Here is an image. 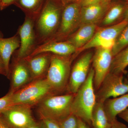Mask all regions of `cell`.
<instances>
[{"label": "cell", "mask_w": 128, "mask_h": 128, "mask_svg": "<svg viewBox=\"0 0 128 128\" xmlns=\"http://www.w3.org/2000/svg\"><path fill=\"white\" fill-rule=\"evenodd\" d=\"M64 6L61 0H46L41 12L34 21L38 46L48 41L57 32Z\"/></svg>", "instance_id": "6da1fadb"}, {"label": "cell", "mask_w": 128, "mask_h": 128, "mask_svg": "<svg viewBox=\"0 0 128 128\" xmlns=\"http://www.w3.org/2000/svg\"><path fill=\"white\" fill-rule=\"evenodd\" d=\"M94 76L92 67L89 70L86 80L74 94L71 107V113L91 128L92 113L96 102Z\"/></svg>", "instance_id": "7a4b0ae2"}, {"label": "cell", "mask_w": 128, "mask_h": 128, "mask_svg": "<svg viewBox=\"0 0 128 128\" xmlns=\"http://www.w3.org/2000/svg\"><path fill=\"white\" fill-rule=\"evenodd\" d=\"M75 54L68 56L52 54L50 65L45 78L55 95L66 91L72 61Z\"/></svg>", "instance_id": "3957f363"}, {"label": "cell", "mask_w": 128, "mask_h": 128, "mask_svg": "<svg viewBox=\"0 0 128 128\" xmlns=\"http://www.w3.org/2000/svg\"><path fill=\"white\" fill-rule=\"evenodd\" d=\"M74 94L50 95L36 105L40 118H44L58 122L71 114L72 103Z\"/></svg>", "instance_id": "277c9868"}, {"label": "cell", "mask_w": 128, "mask_h": 128, "mask_svg": "<svg viewBox=\"0 0 128 128\" xmlns=\"http://www.w3.org/2000/svg\"><path fill=\"white\" fill-rule=\"evenodd\" d=\"M52 94L55 95L45 77L36 79L12 93V105L22 104L32 107Z\"/></svg>", "instance_id": "5b68a950"}, {"label": "cell", "mask_w": 128, "mask_h": 128, "mask_svg": "<svg viewBox=\"0 0 128 128\" xmlns=\"http://www.w3.org/2000/svg\"><path fill=\"white\" fill-rule=\"evenodd\" d=\"M81 8L78 2L65 5L58 28L54 35L46 42L66 41L73 34L80 24Z\"/></svg>", "instance_id": "8992f818"}, {"label": "cell", "mask_w": 128, "mask_h": 128, "mask_svg": "<svg viewBox=\"0 0 128 128\" xmlns=\"http://www.w3.org/2000/svg\"><path fill=\"white\" fill-rule=\"evenodd\" d=\"M128 92V80H124V74L108 72L96 92V102L104 103L110 98L119 97Z\"/></svg>", "instance_id": "52a82bcc"}, {"label": "cell", "mask_w": 128, "mask_h": 128, "mask_svg": "<svg viewBox=\"0 0 128 128\" xmlns=\"http://www.w3.org/2000/svg\"><path fill=\"white\" fill-rule=\"evenodd\" d=\"M32 108L22 104L12 105L0 114V118L8 128H28L36 122Z\"/></svg>", "instance_id": "ba28073f"}, {"label": "cell", "mask_w": 128, "mask_h": 128, "mask_svg": "<svg viewBox=\"0 0 128 128\" xmlns=\"http://www.w3.org/2000/svg\"><path fill=\"white\" fill-rule=\"evenodd\" d=\"M34 23L33 19L25 17L23 23L19 26L17 32L20 37V47L15 51L12 57L24 58L31 55L38 46Z\"/></svg>", "instance_id": "9c48e42d"}, {"label": "cell", "mask_w": 128, "mask_h": 128, "mask_svg": "<svg viewBox=\"0 0 128 128\" xmlns=\"http://www.w3.org/2000/svg\"><path fill=\"white\" fill-rule=\"evenodd\" d=\"M128 24V21L123 20L114 25L96 31L91 40L76 54L77 55L83 50L91 48H112L117 37Z\"/></svg>", "instance_id": "30bf717a"}, {"label": "cell", "mask_w": 128, "mask_h": 128, "mask_svg": "<svg viewBox=\"0 0 128 128\" xmlns=\"http://www.w3.org/2000/svg\"><path fill=\"white\" fill-rule=\"evenodd\" d=\"M93 54L88 52L82 55L72 67L66 91L75 94L86 80L89 74L90 65Z\"/></svg>", "instance_id": "8fae6325"}, {"label": "cell", "mask_w": 128, "mask_h": 128, "mask_svg": "<svg viewBox=\"0 0 128 128\" xmlns=\"http://www.w3.org/2000/svg\"><path fill=\"white\" fill-rule=\"evenodd\" d=\"M92 57V65L94 71V84L96 92L105 76L109 72L113 58L112 48H96Z\"/></svg>", "instance_id": "7c38bea8"}, {"label": "cell", "mask_w": 128, "mask_h": 128, "mask_svg": "<svg viewBox=\"0 0 128 128\" xmlns=\"http://www.w3.org/2000/svg\"><path fill=\"white\" fill-rule=\"evenodd\" d=\"M7 77L10 80V86L9 91L14 93L33 80L30 70L24 58L12 57Z\"/></svg>", "instance_id": "4fadbf2b"}, {"label": "cell", "mask_w": 128, "mask_h": 128, "mask_svg": "<svg viewBox=\"0 0 128 128\" xmlns=\"http://www.w3.org/2000/svg\"><path fill=\"white\" fill-rule=\"evenodd\" d=\"M52 54L44 52L24 58L28 66L33 80L46 77Z\"/></svg>", "instance_id": "5bb4252c"}, {"label": "cell", "mask_w": 128, "mask_h": 128, "mask_svg": "<svg viewBox=\"0 0 128 128\" xmlns=\"http://www.w3.org/2000/svg\"><path fill=\"white\" fill-rule=\"evenodd\" d=\"M76 51L75 47L66 41H51L38 45L30 56L49 52L56 55L68 56L75 54Z\"/></svg>", "instance_id": "9a60e30c"}, {"label": "cell", "mask_w": 128, "mask_h": 128, "mask_svg": "<svg viewBox=\"0 0 128 128\" xmlns=\"http://www.w3.org/2000/svg\"><path fill=\"white\" fill-rule=\"evenodd\" d=\"M20 37L17 32L14 36L4 38L0 32V56L3 60L6 76L9 74V65L11 57L20 46Z\"/></svg>", "instance_id": "2e32d148"}, {"label": "cell", "mask_w": 128, "mask_h": 128, "mask_svg": "<svg viewBox=\"0 0 128 128\" xmlns=\"http://www.w3.org/2000/svg\"><path fill=\"white\" fill-rule=\"evenodd\" d=\"M110 6L102 2L96 4L81 7L80 24L81 25L96 24L100 20L103 18Z\"/></svg>", "instance_id": "e0dca14e"}, {"label": "cell", "mask_w": 128, "mask_h": 128, "mask_svg": "<svg viewBox=\"0 0 128 128\" xmlns=\"http://www.w3.org/2000/svg\"><path fill=\"white\" fill-rule=\"evenodd\" d=\"M96 24L81 25L77 31L74 32L66 41L74 46L77 52L91 40L96 33Z\"/></svg>", "instance_id": "ac0fdd59"}, {"label": "cell", "mask_w": 128, "mask_h": 128, "mask_svg": "<svg viewBox=\"0 0 128 128\" xmlns=\"http://www.w3.org/2000/svg\"><path fill=\"white\" fill-rule=\"evenodd\" d=\"M108 119L112 123L118 114L128 108V92L116 98H108L104 103Z\"/></svg>", "instance_id": "d6986e66"}, {"label": "cell", "mask_w": 128, "mask_h": 128, "mask_svg": "<svg viewBox=\"0 0 128 128\" xmlns=\"http://www.w3.org/2000/svg\"><path fill=\"white\" fill-rule=\"evenodd\" d=\"M46 0H16L14 5L19 8L25 16L35 21L42 9Z\"/></svg>", "instance_id": "ffe728a7"}, {"label": "cell", "mask_w": 128, "mask_h": 128, "mask_svg": "<svg viewBox=\"0 0 128 128\" xmlns=\"http://www.w3.org/2000/svg\"><path fill=\"white\" fill-rule=\"evenodd\" d=\"M112 125L104 110V103L96 102L92 113V128H111Z\"/></svg>", "instance_id": "44dd1931"}, {"label": "cell", "mask_w": 128, "mask_h": 128, "mask_svg": "<svg viewBox=\"0 0 128 128\" xmlns=\"http://www.w3.org/2000/svg\"><path fill=\"white\" fill-rule=\"evenodd\" d=\"M127 2H119L115 3L109 8L102 22V26L112 24L120 18H123Z\"/></svg>", "instance_id": "7402d4cb"}, {"label": "cell", "mask_w": 128, "mask_h": 128, "mask_svg": "<svg viewBox=\"0 0 128 128\" xmlns=\"http://www.w3.org/2000/svg\"><path fill=\"white\" fill-rule=\"evenodd\" d=\"M128 66V46L113 57L109 72L124 74Z\"/></svg>", "instance_id": "603a6c76"}, {"label": "cell", "mask_w": 128, "mask_h": 128, "mask_svg": "<svg viewBox=\"0 0 128 128\" xmlns=\"http://www.w3.org/2000/svg\"><path fill=\"white\" fill-rule=\"evenodd\" d=\"M128 46V24L118 35L112 48V54L114 57Z\"/></svg>", "instance_id": "cb8c5ba5"}, {"label": "cell", "mask_w": 128, "mask_h": 128, "mask_svg": "<svg viewBox=\"0 0 128 128\" xmlns=\"http://www.w3.org/2000/svg\"><path fill=\"white\" fill-rule=\"evenodd\" d=\"M58 123L60 128H78V118L72 113Z\"/></svg>", "instance_id": "d4e9b609"}, {"label": "cell", "mask_w": 128, "mask_h": 128, "mask_svg": "<svg viewBox=\"0 0 128 128\" xmlns=\"http://www.w3.org/2000/svg\"><path fill=\"white\" fill-rule=\"evenodd\" d=\"M12 93L9 91L6 95L0 98V114L12 105Z\"/></svg>", "instance_id": "484cf974"}, {"label": "cell", "mask_w": 128, "mask_h": 128, "mask_svg": "<svg viewBox=\"0 0 128 128\" xmlns=\"http://www.w3.org/2000/svg\"><path fill=\"white\" fill-rule=\"evenodd\" d=\"M40 119L43 122L45 128H60L56 121L44 118H40Z\"/></svg>", "instance_id": "4316f807"}, {"label": "cell", "mask_w": 128, "mask_h": 128, "mask_svg": "<svg viewBox=\"0 0 128 128\" xmlns=\"http://www.w3.org/2000/svg\"><path fill=\"white\" fill-rule=\"evenodd\" d=\"M102 0H80V5L81 7L88 6L102 2Z\"/></svg>", "instance_id": "83f0119b"}, {"label": "cell", "mask_w": 128, "mask_h": 128, "mask_svg": "<svg viewBox=\"0 0 128 128\" xmlns=\"http://www.w3.org/2000/svg\"><path fill=\"white\" fill-rule=\"evenodd\" d=\"M16 0H0V10H3L9 6L14 4Z\"/></svg>", "instance_id": "f1b7e54d"}, {"label": "cell", "mask_w": 128, "mask_h": 128, "mask_svg": "<svg viewBox=\"0 0 128 128\" xmlns=\"http://www.w3.org/2000/svg\"><path fill=\"white\" fill-rule=\"evenodd\" d=\"M111 128H128L125 124L116 119L112 123Z\"/></svg>", "instance_id": "f546056e"}, {"label": "cell", "mask_w": 128, "mask_h": 128, "mask_svg": "<svg viewBox=\"0 0 128 128\" xmlns=\"http://www.w3.org/2000/svg\"><path fill=\"white\" fill-rule=\"evenodd\" d=\"M28 128H45L43 122L42 120L37 122H34L32 125H30Z\"/></svg>", "instance_id": "4dcf8cb0"}, {"label": "cell", "mask_w": 128, "mask_h": 128, "mask_svg": "<svg viewBox=\"0 0 128 128\" xmlns=\"http://www.w3.org/2000/svg\"><path fill=\"white\" fill-rule=\"evenodd\" d=\"M118 116L128 123V108L119 114Z\"/></svg>", "instance_id": "1f68e13d"}, {"label": "cell", "mask_w": 128, "mask_h": 128, "mask_svg": "<svg viewBox=\"0 0 128 128\" xmlns=\"http://www.w3.org/2000/svg\"><path fill=\"white\" fill-rule=\"evenodd\" d=\"M78 128H92L87 124L78 118Z\"/></svg>", "instance_id": "d6a6232c"}, {"label": "cell", "mask_w": 128, "mask_h": 128, "mask_svg": "<svg viewBox=\"0 0 128 128\" xmlns=\"http://www.w3.org/2000/svg\"><path fill=\"white\" fill-rule=\"evenodd\" d=\"M123 20L128 21V2H127L126 8L123 16L122 20Z\"/></svg>", "instance_id": "836d02e7"}, {"label": "cell", "mask_w": 128, "mask_h": 128, "mask_svg": "<svg viewBox=\"0 0 128 128\" xmlns=\"http://www.w3.org/2000/svg\"><path fill=\"white\" fill-rule=\"evenodd\" d=\"M0 70H2V71L4 72L5 73H6V70H5L4 64L3 60H2L0 56Z\"/></svg>", "instance_id": "e575fe53"}, {"label": "cell", "mask_w": 128, "mask_h": 128, "mask_svg": "<svg viewBox=\"0 0 128 128\" xmlns=\"http://www.w3.org/2000/svg\"><path fill=\"white\" fill-rule=\"evenodd\" d=\"M64 5H66L72 2H77L78 0H61Z\"/></svg>", "instance_id": "d590c367"}, {"label": "cell", "mask_w": 128, "mask_h": 128, "mask_svg": "<svg viewBox=\"0 0 128 128\" xmlns=\"http://www.w3.org/2000/svg\"><path fill=\"white\" fill-rule=\"evenodd\" d=\"M112 0H102V2L106 5H110L111 1Z\"/></svg>", "instance_id": "8d00e7d4"}, {"label": "cell", "mask_w": 128, "mask_h": 128, "mask_svg": "<svg viewBox=\"0 0 128 128\" xmlns=\"http://www.w3.org/2000/svg\"><path fill=\"white\" fill-rule=\"evenodd\" d=\"M0 128H8L6 125L2 123V121L0 118Z\"/></svg>", "instance_id": "74e56055"}, {"label": "cell", "mask_w": 128, "mask_h": 128, "mask_svg": "<svg viewBox=\"0 0 128 128\" xmlns=\"http://www.w3.org/2000/svg\"><path fill=\"white\" fill-rule=\"evenodd\" d=\"M0 74L4 75L6 76V73L2 71V70H0Z\"/></svg>", "instance_id": "f35d334b"}, {"label": "cell", "mask_w": 128, "mask_h": 128, "mask_svg": "<svg viewBox=\"0 0 128 128\" xmlns=\"http://www.w3.org/2000/svg\"></svg>", "instance_id": "ab89813d"}]
</instances>
